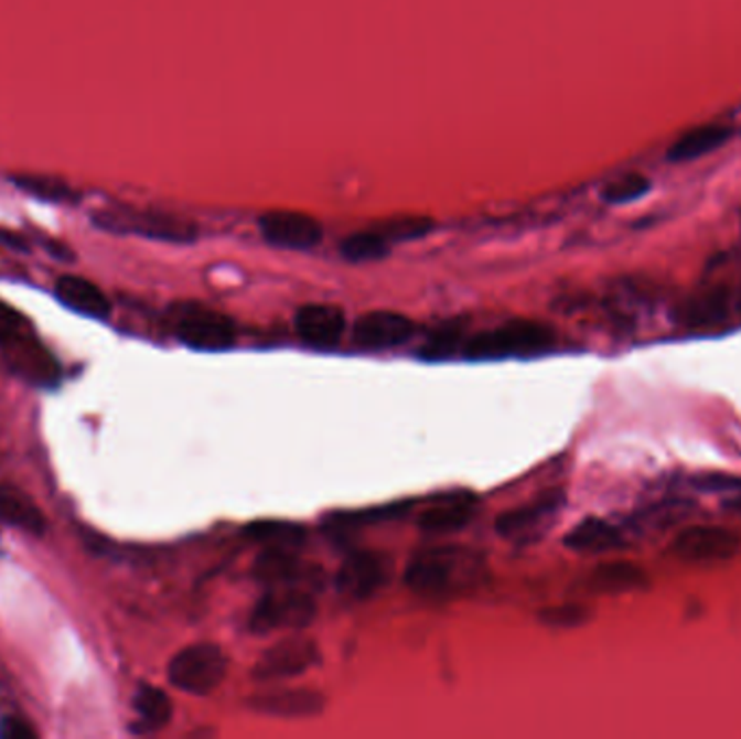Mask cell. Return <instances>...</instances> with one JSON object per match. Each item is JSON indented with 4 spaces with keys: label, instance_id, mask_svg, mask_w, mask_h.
<instances>
[{
    "label": "cell",
    "instance_id": "obj_9",
    "mask_svg": "<svg viewBox=\"0 0 741 739\" xmlns=\"http://www.w3.org/2000/svg\"><path fill=\"white\" fill-rule=\"evenodd\" d=\"M415 334V321L401 312L373 310L354 323L352 341L367 352L393 350L408 343Z\"/></svg>",
    "mask_w": 741,
    "mask_h": 739
},
{
    "label": "cell",
    "instance_id": "obj_23",
    "mask_svg": "<svg viewBox=\"0 0 741 739\" xmlns=\"http://www.w3.org/2000/svg\"><path fill=\"white\" fill-rule=\"evenodd\" d=\"M247 538L260 543L262 547H289L298 549L304 540V527L287 521H258L246 529Z\"/></svg>",
    "mask_w": 741,
    "mask_h": 739
},
{
    "label": "cell",
    "instance_id": "obj_10",
    "mask_svg": "<svg viewBox=\"0 0 741 739\" xmlns=\"http://www.w3.org/2000/svg\"><path fill=\"white\" fill-rule=\"evenodd\" d=\"M390 577V561L379 554L350 555L336 572V590L352 601H365L377 595Z\"/></svg>",
    "mask_w": 741,
    "mask_h": 739
},
{
    "label": "cell",
    "instance_id": "obj_24",
    "mask_svg": "<svg viewBox=\"0 0 741 739\" xmlns=\"http://www.w3.org/2000/svg\"><path fill=\"white\" fill-rule=\"evenodd\" d=\"M11 183L26 191L29 195H35L44 202H78L80 193L67 185L62 179L55 176H40V174H18L11 176Z\"/></svg>",
    "mask_w": 741,
    "mask_h": 739
},
{
    "label": "cell",
    "instance_id": "obj_27",
    "mask_svg": "<svg viewBox=\"0 0 741 739\" xmlns=\"http://www.w3.org/2000/svg\"><path fill=\"white\" fill-rule=\"evenodd\" d=\"M464 343H466V334H464L462 325L444 323L428 336L426 345L421 347V356H426L430 361H440V358L453 356L458 350L464 347Z\"/></svg>",
    "mask_w": 741,
    "mask_h": 739
},
{
    "label": "cell",
    "instance_id": "obj_5",
    "mask_svg": "<svg viewBox=\"0 0 741 739\" xmlns=\"http://www.w3.org/2000/svg\"><path fill=\"white\" fill-rule=\"evenodd\" d=\"M228 675V657L222 646L211 642L191 644L170 662L168 677L174 687L193 696L215 692Z\"/></svg>",
    "mask_w": 741,
    "mask_h": 739
},
{
    "label": "cell",
    "instance_id": "obj_18",
    "mask_svg": "<svg viewBox=\"0 0 741 739\" xmlns=\"http://www.w3.org/2000/svg\"><path fill=\"white\" fill-rule=\"evenodd\" d=\"M473 516L475 501L471 496H451L428 507L419 518V527L428 534H449L466 527Z\"/></svg>",
    "mask_w": 741,
    "mask_h": 739
},
{
    "label": "cell",
    "instance_id": "obj_16",
    "mask_svg": "<svg viewBox=\"0 0 741 739\" xmlns=\"http://www.w3.org/2000/svg\"><path fill=\"white\" fill-rule=\"evenodd\" d=\"M254 575L265 586H298L300 579H307L309 568L298 557L296 549L289 547H265L256 559Z\"/></svg>",
    "mask_w": 741,
    "mask_h": 739
},
{
    "label": "cell",
    "instance_id": "obj_26",
    "mask_svg": "<svg viewBox=\"0 0 741 739\" xmlns=\"http://www.w3.org/2000/svg\"><path fill=\"white\" fill-rule=\"evenodd\" d=\"M390 244L369 226L367 231L354 233L350 235L343 244H341V254L343 258L352 260V263H367V260H379L388 254Z\"/></svg>",
    "mask_w": 741,
    "mask_h": 739
},
{
    "label": "cell",
    "instance_id": "obj_2",
    "mask_svg": "<svg viewBox=\"0 0 741 739\" xmlns=\"http://www.w3.org/2000/svg\"><path fill=\"white\" fill-rule=\"evenodd\" d=\"M556 345V332L538 321H509L466 339L462 354L471 361L536 356Z\"/></svg>",
    "mask_w": 741,
    "mask_h": 739
},
{
    "label": "cell",
    "instance_id": "obj_3",
    "mask_svg": "<svg viewBox=\"0 0 741 739\" xmlns=\"http://www.w3.org/2000/svg\"><path fill=\"white\" fill-rule=\"evenodd\" d=\"M92 222L107 233L116 235H139L146 239L170 242V244H191L197 237L195 224L185 217L161 213V211H139L130 206L100 208L94 213Z\"/></svg>",
    "mask_w": 741,
    "mask_h": 739
},
{
    "label": "cell",
    "instance_id": "obj_29",
    "mask_svg": "<svg viewBox=\"0 0 741 739\" xmlns=\"http://www.w3.org/2000/svg\"><path fill=\"white\" fill-rule=\"evenodd\" d=\"M648 189H651V183L642 174H626L603 186L601 195L610 204H626L648 193Z\"/></svg>",
    "mask_w": 741,
    "mask_h": 739
},
{
    "label": "cell",
    "instance_id": "obj_14",
    "mask_svg": "<svg viewBox=\"0 0 741 739\" xmlns=\"http://www.w3.org/2000/svg\"><path fill=\"white\" fill-rule=\"evenodd\" d=\"M345 312L334 304H307L296 312L298 336L316 350L336 347L345 334Z\"/></svg>",
    "mask_w": 741,
    "mask_h": 739
},
{
    "label": "cell",
    "instance_id": "obj_7",
    "mask_svg": "<svg viewBox=\"0 0 741 739\" xmlns=\"http://www.w3.org/2000/svg\"><path fill=\"white\" fill-rule=\"evenodd\" d=\"M321 662L319 646L307 635H289L267 649L254 664L251 678L258 683H276L300 677Z\"/></svg>",
    "mask_w": 741,
    "mask_h": 739
},
{
    "label": "cell",
    "instance_id": "obj_13",
    "mask_svg": "<svg viewBox=\"0 0 741 739\" xmlns=\"http://www.w3.org/2000/svg\"><path fill=\"white\" fill-rule=\"evenodd\" d=\"M325 698L312 689H273L247 698V709L269 718H312L321 714Z\"/></svg>",
    "mask_w": 741,
    "mask_h": 739
},
{
    "label": "cell",
    "instance_id": "obj_32",
    "mask_svg": "<svg viewBox=\"0 0 741 739\" xmlns=\"http://www.w3.org/2000/svg\"><path fill=\"white\" fill-rule=\"evenodd\" d=\"M0 244H4L7 247H15V249H26V244H24V239L20 235L7 233V231L0 233Z\"/></svg>",
    "mask_w": 741,
    "mask_h": 739
},
{
    "label": "cell",
    "instance_id": "obj_19",
    "mask_svg": "<svg viewBox=\"0 0 741 739\" xmlns=\"http://www.w3.org/2000/svg\"><path fill=\"white\" fill-rule=\"evenodd\" d=\"M731 137H733V128L722 126V124H705V126L691 128L689 132L680 137L679 141H675V146L668 150V159L670 161H694L729 143Z\"/></svg>",
    "mask_w": 741,
    "mask_h": 739
},
{
    "label": "cell",
    "instance_id": "obj_25",
    "mask_svg": "<svg viewBox=\"0 0 741 739\" xmlns=\"http://www.w3.org/2000/svg\"><path fill=\"white\" fill-rule=\"evenodd\" d=\"M388 244H399V242H412L421 239L428 233L433 231V222L426 215H399L384 219L373 226Z\"/></svg>",
    "mask_w": 741,
    "mask_h": 739
},
{
    "label": "cell",
    "instance_id": "obj_12",
    "mask_svg": "<svg viewBox=\"0 0 741 739\" xmlns=\"http://www.w3.org/2000/svg\"><path fill=\"white\" fill-rule=\"evenodd\" d=\"M561 505H563V493L557 489L547 491L538 499H534L531 503L503 512L496 521V532L498 536L507 540H527L531 534L543 529V525H547L556 516Z\"/></svg>",
    "mask_w": 741,
    "mask_h": 739
},
{
    "label": "cell",
    "instance_id": "obj_6",
    "mask_svg": "<svg viewBox=\"0 0 741 739\" xmlns=\"http://www.w3.org/2000/svg\"><path fill=\"white\" fill-rule=\"evenodd\" d=\"M172 328L181 343L200 352H222L237 341L235 321L228 314L202 304H179L174 309Z\"/></svg>",
    "mask_w": 741,
    "mask_h": 739
},
{
    "label": "cell",
    "instance_id": "obj_28",
    "mask_svg": "<svg viewBox=\"0 0 741 739\" xmlns=\"http://www.w3.org/2000/svg\"><path fill=\"white\" fill-rule=\"evenodd\" d=\"M29 336H33L31 323L18 310L11 309L0 300V350L7 352L13 345L26 341Z\"/></svg>",
    "mask_w": 741,
    "mask_h": 739
},
{
    "label": "cell",
    "instance_id": "obj_21",
    "mask_svg": "<svg viewBox=\"0 0 741 739\" xmlns=\"http://www.w3.org/2000/svg\"><path fill=\"white\" fill-rule=\"evenodd\" d=\"M563 543L568 549L579 554H601L618 547L622 543V534L610 521L586 518L566 536Z\"/></svg>",
    "mask_w": 741,
    "mask_h": 739
},
{
    "label": "cell",
    "instance_id": "obj_15",
    "mask_svg": "<svg viewBox=\"0 0 741 739\" xmlns=\"http://www.w3.org/2000/svg\"><path fill=\"white\" fill-rule=\"evenodd\" d=\"M55 296L65 309L83 317L107 321L111 317V302L94 282L78 276H62L55 285Z\"/></svg>",
    "mask_w": 741,
    "mask_h": 739
},
{
    "label": "cell",
    "instance_id": "obj_11",
    "mask_svg": "<svg viewBox=\"0 0 741 739\" xmlns=\"http://www.w3.org/2000/svg\"><path fill=\"white\" fill-rule=\"evenodd\" d=\"M258 228L267 244L287 249H310L323 239L321 224L298 211H269L258 219Z\"/></svg>",
    "mask_w": 741,
    "mask_h": 739
},
{
    "label": "cell",
    "instance_id": "obj_8",
    "mask_svg": "<svg viewBox=\"0 0 741 739\" xmlns=\"http://www.w3.org/2000/svg\"><path fill=\"white\" fill-rule=\"evenodd\" d=\"M738 534L724 527H687L675 538L673 551L689 564H716L740 554Z\"/></svg>",
    "mask_w": 741,
    "mask_h": 739
},
{
    "label": "cell",
    "instance_id": "obj_22",
    "mask_svg": "<svg viewBox=\"0 0 741 739\" xmlns=\"http://www.w3.org/2000/svg\"><path fill=\"white\" fill-rule=\"evenodd\" d=\"M646 586V575L635 564L614 561L594 570L592 588L601 592H631Z\"/></svg>",
    "mask_w": 741,
    "mask_h": 739
},
{
    "label": "cell",
    "instance_id": "obj_4",
    "mask_svg": "<svg viewBox=\"0 0 741 739\" xmlns=\"http://www.w3.org/2000/svg\"><path fill=\"white\" fill-rule=\"evenodd\" d=\"M316 617L312 595L300 586H273L258 599L249 614V629L258 635L302 631Z\"/></svg>",
    "mask_w": 741,
    "mask_h": 739
},
{
    "label": "cell",
    "instance_id": "obj_30",
    "mask_svg": "<svg viewBox=\"0 0 741 739\" xmlns=\"http://www.w3.org/2000/svg\"><path fill=\"white\" fill-rule=\"evenodd\" d=\"M588 618V612L579 606H557L540 612V620L554 626H577Z\"/></svg>",
    "mask_w": 741,
    "mask_h": 739
},
{
    "label": "cell",
    "instance_id": "obj_17",
    "mask_svg": "<svg viewBox=\"0 0 741 739\" xmlns=\"http://www.w3.org/2000/svg\"><path fill=\"white\" fill-rule=\"evenodd\" d=\"M0 523L33 536L46 532V518L37 503L15 486H0Z\"/></svg>",
    "mask_w": 741,
    "mask_h": 739
},
{
    "label": "cell",
    "instance_id": "obj_20",
    "mask_svg": "<svg viewBox=\"0 0 741 739\" xmlns=\"http://www.w3.org/2000/svg\"><path fill=\"white\" fill-rule=\"evenodd\" d=\"M132 707L137 711L135 733H154L161 731L172 718V700L170 696L152 685H141L135 694Z\"/></svg>",
    "mask_w": 741,
    "mask_h": 739
},
{
    "label": "cell",
    "instance_id": "obj_31",
    "mask_svg": "<svg viewBox=\"0 0 741 739\" xmlns=\"http://www.w3.org/2000/svg\"><path fill=\"white\" fill-rule=\"evenodd\" d=\"M37 736L33 727H29L24 720L18 718H4L0 722V738L2 739H33Z\"/></svg>",
    "mask_w": 741,
    "mask_h": 739
},
{
    "label": "cell",
    "instance_id": "obj_1",
    "mask_svg": "<svg viewBox=\"0 0 741 739\" xmlns=\"http://www.w3.org/2000/svg\"><path fill=\"white\" fill-rule=\"evenodd\" d=\"M484 557L466 547L442 545L415 555L406 568V586L426 599L453 597L471 590L484 572Z\"/></svg>",
    "mask_w": 741,
    "mask_h": 739
}]
</instances>
